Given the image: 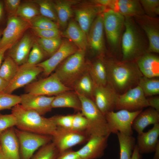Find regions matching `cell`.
Listing matches in <instances>:
<instances>
[{
    "instance_id": "7bdbcfd3",
    "label": "cell",
    "mask_w": 159,
    "mask_h": 159,
    "mask_svg": "<svg viewBox=\"0 0 159 159\" xmlns=\"http://www.w3.org/2000/svg\"><path fill=\"white\" fill-rule=\"evenodd\" d=\"M88 126L87 121L81 112L73 115L72 129L80 132H86Z\"/></svg>"
},
{
    "instance_id": "4dcf8cb0",
    "label": "cell",
    "mask_w": 159,
    "mask_h": 159,
    "mask_svg": "<svg viewBox=\"0 0 159 159\" xmlns=\"http://www.w3.org/2000/svg\"><path fill=\"white\" fill-rule=\"evenodd\" d=\"M59 25L65 27L72 16V6L76 3L75 1L66 0H57L53 1Z\"/></svg>"
},
{
    "instance_id": "7a4b0ae2",
    "label": "cell",
    "mask_w": 159,
    "mask_h": 159,
    "mask_svg": "<svg viewBox=\"0 0 159 159\" xmlns=\"http://www.w3.org/2000/svg\"><path fill=\"white\" fill-rule=\"evenodd\" d=\"M11 109L16 121V128L33 133L52 136L57 127L51 117L47 118L36 112L17 104Z\"/></svg>"
},
{
    "instance_id": "2e32d148",
    "label": "cell",
    "mask_w": 159,
    "mask_h": 159,
    "mask_svg": "<svg viewBox=\"0 0 159 159\" xmlns=\"http://www.w3.org/2000/svg\"><path fill=\"white\" fill-rule=\"evenodd\" d=\"M35 41L32 34L28 33L24 34L7 50L6 56L11 58L18 66L26 63Z\"/></svg>"
},
{
    "instance_id": "ffe728a7",
    "label": "cell",
    "mask_w": 159,
    "mask_h": 159,
    "mask_svg": "<svg viewBox=\"0 0 159 159\" xmlns=\"http://www.w3.org/2000/svg\"><path fill=\"white\" fill-rule=\"evenodd\" d=\"M0 150L4 159H21L15 128H9L0 133Z\"/></svg>"
},
{
    "instance_id": "5bb4252c",
    "label": "cell",
    "mask_w": 159,
    "mask_h": 159,
    "mask_svg": "<svg viewBox=\"0 0 159 159\" xmlns=\"http://www.w3.org/2000/svg\"><path fill=\"white\" fill-rule=\"evenodd\" d=\"M43 70L37 65L25 63L19 66L16 74L3 92L11 94L15 90L32 82Z\"/></svg>"
},
{
    "instance_id": "ba28073f",
    "label": "cell",
    "mask_w": 159,
    "mask_h": 159,
    "mask_svg": "<svg viewBox=\"0 0 159 159\" xmlns=\"http://www.w3.org/2000/svg\"><path fill=\"white\" fill-rule=\"evenodd\" d=\"M18 139L21 159H31L35 151L52 141L51 136L24 131L15 128Z\"/></svg>"
},
{
    "instance_id": "ab89813d",
    "label": "cell",
    "mask_w": 159,
    "mask_h": 159,
    "mask_svg": "<svg viewBox=\"0 0 159 159\" xmlns=\"http://www.w3.org/2000/svg\"><path fill=\"white\" fill-rule=\"evenodd\" d=\"M20 96L8 94L3 92H0V111L11 109L16 105L20 104Z\"/></svg>"
},
{
    "instance_id": "836d02e7",
    "label": "cell",
    "mask_w": 159,
    "mask_h": 159,
    "mask_svg": "<svg viewBox=\"0 0 159 159\" xmlns=\"http://www.w3.org/2000/svg\"><path fill=\"white\" fill-rule=\"evenodd\" d=\"M139 86L145 96H154L159 94V78H149L143 76L138 83Z\"/></svg>"
},
{
    "instance_id": "680465c9",
    "label": "cell",
    "mask_w": 159,
    "mask_h": 159,
    "mask_svg": "<svg viewBox=\"0 0 159 159\" xmlns=\"http://www.w3.org/2000/svg\"></svg>"
},
{
    "instance_id": "f907efd6",
    "label": "cell",
    "mask_w": 159,
    "mask_h": 159,
    "mask_svg": "<svg viewBox=\"0 0 159 159\" xmlns=\"http://www.w3.org/2000/svg\"><path fill=\"white\" fill-rule=\"evenodd\" d=\"M12 45V44H9L0 48V67L1 65L2 61L4 58L6 52Z\"/></svg>"
},
{
    "instance_id": "4316f807",
    "label": "cell",
    "mask_w": 159,
    "mask_h": 159,
    "mask_svg": "<svg viewBox=\"0 0 159 159\" xmlns=\"http://www.w3.org/2000/svg\"><path fill=\"white\" fill-rule=\"evenodd\" d=\"M113 10L125 17H134L145 14L139 0H115Z\"/></svg>"
},
{
    "instance_id": "6da1fadb",
    "label": "cell",
    "mask_w": 159,
    "mask_h": 159,
    "mask_svg": "<svg viewBox=\"0 0 159 159\" xmlns=\"http://www.w3.org/2000/svg\"><path fill=\"white\" fill-rule=\"evenodd\" d=\"M109 85L118 94L137 86L143 76L135 62L104 59Z\"/></svg>"
},
{
    "instance_id": "52a82bcc",
    "label": "cell",
    "mask_w": 159,
    "mask_h": 159,
    "mask_svg": "<svg viewBox=\"0 0 159 159\" xmlns=\"http://www.w3.org/2000/svg\"><path fill=\"white\" fill-rule=\"evenodd\" d=\"M142 110L130 111L121 110L106 113L105 116L110 133L120 132L127 135H132L133 121Z\"/></svg>"
},
{
    "instance_id": "11a10c76",
    "label": "cell",
    "mask_w": 159,
    "mask_h": 159,
    "mask_svg": "<svg viewBox=\"0 0 159 159\" xmlns=\"http://www.w3.org/2000/svg\"><path fill=\"white\" fill-rule=\"evenodd\" d=\"M154 152L153 159H159V143L157 145Z\"/></svg>"
},
{
    "instance_id": "7dc6e473",
    "label": "cell",
    "mask_w": 159,
    "mask_h": 159,
    "mask_svg": "<svg viewBox=\"0 0 159 159\" xmlns=\"http://www.w3.org/2000/svg\"><path fill=\"white\" fill-rule=\"evenodd\" d=\"M5 11L8 17L15 16L21 3L20 0H4L3 1Z\"/></svg>"
},
{
    "instance_id": "3957f363",
    "label": "cell",
    "mask_w": 159,
    "mask_h": 159,
    "mask_svg": "<svg viewBox=\"0 0 159 159\" xmlns=\"http://www.w3.org/2000/svg\"><path fill=\"white\" fill-rule=\"evenodd\" d=\"M125 31L121 39L122 61L135 62L147 49L133 17H125Z\"/></svg>"
},
{
    "instance_id": "6f0895ef",
    "label": "cell",
    "mask_w": 159,
    "mask_h": 159,
    "mask_svg": "<svg viewBox=\"0 0 159 159\" xmlns=\"http://www.w3.org/2000/svg\"><path fill=\"white\" fill-rule=\"evenodd\" d=\"M0 159H4L0 149Z\"/></svg>"
},
{
    "instance_id": "603a6c76",
    "label": "cell",
    "mask_w": 159,
    "mask_h": 159,
    "mask_svg": "<svg viewBox=\"0 0 159 159\" xmlns=\"http://www.w3.org/2000/svg\"><path fill=\"white\" fill-rule=\"evenodd\" d=\"M159 123L153 125V127L146 132L138 134L137 145L140 153H149L154 152L159 143Z\"/></svg>"
},
{
    "instance_id": "5b68a950",
    "label": "cell",
    "mask_w": 159,
    "mask_h": 159,
    "mask_svg": "<svg viewBox=\"0 0 159 159\" xmlns=\"http://www.w3.org/2000/svg\"><path fill=\"white\" fill-rule=\"evenodd\" d=\"M77 94L81 103V113L87 121L86 133L90 137L110 135L111 133L105 116L98 109L94 101L82 95Z\"/></svg>"
},
{
    "instance_id": "f1b7e54d",
    "label": "cell",
    "mask_w": 159,
    "mask_h": 159,
    "mask_svg": "<svg viewBox=\"0 0 159 159\" xmlns=\"http://www.w3.org/2000/svg\"><path fill=\"white\" fill-rule=\"evenodd\" d=\"M88 69L74 82L72 87L77 94L82 95L94 101L93 95L95 86Z\"/></svg>"
},
{
    "instance_id": "f546056e",
    "label": "cell",
    "mask_w": 159,
    "mask_h": 159,
    "mask_svg": "<svg viewBox=\"0 0 159 159\" xmlns=\"http://www.w3.org/2000/svg\"><path fill=\"white\" fill-rule=\"evenodd\" d=\"M88 70L96 85L107 84V71L104 57H99L93 63L88 64Z\"/></svg>"
},
{
    "instance_id": "277c9868",
    "label": "cell",
    "mask_w": 159,
    "mask_h": 159,
    "mask_svg": "<svg viewBox=\"0 0 159 159\" xmlns=\"http://www.w3.org/2000/svg\"><path fill=\"white\" fill-rule=\"evenodd\" d=\"M85 51L78 49L61 63L54 72L65 86L72 88L76 81L88 69L85 62Z\"/></svg>"
},
{
    "instance_id": "30bf717a",
    "label": "cell",
    "mask_w": 159,
    "mask_h": 159,
    "mask_svg": "<svg viewBox=\"0 0 159 159\" xmlns=\"http://www.w3.org/2000/svg\"><path fill=\"white\" fill-rule=\"evenodd\" d=\"M148 106L147 98L138 85L123 93L117 94L115 110L135 111L142 110L144 108Z\"/></svg>"
},
{
    "instance_id": "bcb514c9",
    "label": "cell",
    "mask_w": 159,
    "mask_h": 159,
    "mask_svg": "<svg viewBox=\"0 0 159 159\" xmlns=\"http://www.w3.org/2000/svg\"><path fill=\"white\" fill-rule=\"evenodd\" d=\"M16 119L12 114H2L0 113V133L6 129L16 126Z\"/></svg>"
},
{
    "instance_id": "f6af8a7d",
    "label": "cell",
    "mask_w": 159,
    "mask_h": 159,
    "mask_svg": "<svg viewBox=\"0 0 159 159\" xmlns=\"http://www.w3.org/2000/svg\"><path fill=\"white\" fill-rule=\"evenodd\" d=\"M57 127L72 129L73 115H56L51 117Z\"/></svg>"
},
{
    "instance_id": "8fae6325",
    "label": "cell",
    "mask_w": 159,
    "mask_h": 159,
    "mask_svg": "<svg viewBox=\"0 0 159 159\" xmlns=\"http://www.w3.org/2000/svg\"><path fill=\"white\" fill-rule=\"evenodd\" d=\"M52 137V142L59 154L74 146L87 141L90 138L86 132H80L72 129L59 127H57Z\"/></svg>"
},
{
    "instance_id": "d590c367",
    "label": "cell",
    "mask_w": 159,
    "mask_h": 159,
    "mask_svg": "<svg viewBox=\"0 0 159 159\" xmlns=\"http://www.w3.org/2000/svg\"><path fill=\"white\" fill-rule=\"evenodd\" d=\"M31 1L38 6L40 14L58 24L57 17L53 1L48 0Z\"/></svg>"
},
{
    "instance_id": "e575fe53",
    "label": "cell",
    "mask_w": 159,
    "mask_h": 159,
    "mask_svg": "<svg viewBox=\"0 0 159 159\" xmlns=\"http://www.w3.org/2000/svg\"><path fill=\"white\" fill-rule=\"evenodd\" d=\"M19 67L11 58L7 56H5L0 67V77L9 83L15 76Z\"/></svg>"
},
{
    "instance_id": "9c48e42d",
    "label": "cell",
    "mask_w": 159,
    "mask_h": 159,
    "mask_svg": "<svg viewBox=\"0 0 159 159\" xmlns=\"http://www.w3.org/2000/svg\"><path fill=\"white\" fill-rule=\"evenodd\" d=\"M26 93L41 95H55L72 90L63 84L54 73L45 78L33 82L26 85Z\"/></svg>"
},
{
    "instance_id": "d6986e66",
    "label": "cell",
    "mask_w": 159,
    "mask_h": 159,
    "mask_svg": "<svg viewBox=\"0 0 159 159\" xmlns=\"http://www.w3.org/2000/svg\"><path fill=\"white\" fill-rule=\"evenodd\" d=\"M92 3L74 11L76 22L87 35L96 18L107 9L104 6Z\"/></svg>"
},
{
    "instance_id": "ee69618b",
    "label": "cell",
    "mask_w": 159,
    "mask_h": 159,
    "mask_svg": "<svg viewBox=\"0 0 159 159\" xmlns=\"http://www.w3.org/2000/svg\"><path fill=\"white\" fill-rule=\"evenodd\" d=\"M34 33L39 38H55L60 37V32L58 29H41L31 27Z\"/></svg>"
},
{
    "instance_id": "681fc988",
    "label": "cell",
    "mask_w": 159,
    "mask_h": 159,
    "mask_svg": "<svg viewBox=\"0 0 159 159\" xmlns=\"http://www.w3.org/2000/svg\"><path fill=\"white\" fill-rule=\"evenodd\" d=\"M149 106L159 112V97L154 96L147 98Z\"/></svg>"
},
{
    "instance_id": "816d5d0a",
    "label": "cell",
    "mask_w": 159,
    "mask_h": 159,
    "mask_svg": "<svg viewBox=\"0 0 159 159\" xmlns=\"http://www.w3.org/2000/svg\"><path fill=\"white\" fill-rule=\"evenodd\" d=\"M5 11L4 1L2 0H0V27L4 19ZM0 28H1L0 27Z\"/></svg>"
},
{
    "instance_id": "484cf974",
    "label": "cell",
    "mask_w": 159,
    "mask_h": 159,
    "mask_svg": "<svg viewBox=\"0 0 159 159\" xmlns=\"http://www.w3.org/2000/svg\"><path fill=\"white\" fill-rule=\"evenodd\" d=\"M158 123L159 112L150 107L142 110L137 115L133 121L132 128L139 134L143 132L148 126Z\"/></svg>"
},
{
    "instance_id": "ac0fdd59",
    "label": "cell",
    "mask_w": 159,
    "mask_h": 159,
    "mask_svg": "<svg viewBox=\"0 0 159 159\" xmlns=\"http://www.w3.org/2000/svg\"><path fill=\"white\" fill-rule=\"evenodd\" d=\"M117 94L108 84L105 86L95 85L93 95L94 101L104 115L115 110Z\"/></svg>"
},
{
    "instance_id": "74e56055",
    "label": "cell",
    "mask_w": 159,
    "mask_h": 159,
    "mask_svg": "<svg viewBox=\"0 0 159 159\" xmlns=\"http://www.w3.org/2000/svg\"><path fill=\"white\" fill-rule=\"evenodd\" d=\"M36 41L46 54L50 55H52L58 50L62 42L60 37L51 38H39Z\"/></svg>"
},
{
    "instance_id": "44dd1931",
    "label": "cell",
    "mask_w": 159,
    "mask_h": 159,
    "mask_svg": "<svg viewBox=\"0 0 159 159\" xmlns=\"http://www.w3.org/2000/svg\"><path fill=\"white\" fill-rule=\"evenodd\" d=\"M20 96V105L24 108L34 111L41 115L51 111L52 108V104L54 96L48 97L26 93Z\"/></svg>"
},
{
    "instance_id": "e0dca14e",
    "label": "cell",
    "mask_w": 159,
    "mask_h": 159,
    "mask_svg": "<svg viewBox=\"0 0 159 159\" xmlns=\"http://www.w3.org/2000/svg\"><path fill=\"white\" fill-rule=\"evenodd\" d=\"M102 13L95 19L87 34L88 45L98 57H104L105 52Z\"/></svg>"
},
{
    "instance_id": "8d00e7d4",
    "label": "cell",
    "mask_w": 159,
    "mask_h": 159,
    "mask_svg": "<svg viewBox=\"0 0 159 159\" xmlns=\"http://www.w3.org/2000/svg\"><path fill=\"white\" fill-rule=\"evenodd\" d=\"M59 153L52 141L41 147L31 159H56Z\"/></svg>"
},
{
    "instance_id": "f35d334b",
    "label": "cell",
    "mask_w": 159,
    "mask_h": 159,
    "mask_svg": "<svg viewBox=\"0 0 159 159\" xmlns=\"http://www.w3.org/2000/svg\"><path fill=\"white\" fill-rule=\"evenodd\" d=\"M29 22L31 27L41 29H58L59 27L58 24L41 14L34 17Z\"/></svg>"
},
{
    "instance_id": "c3c4849f",
    "label": "cell",
    "mask_w": 159,
    "mask_h": 159,
    "mask_svg": "<svg viewBox=\"0 0 159 159\" xmlns=\"http://www.w3.org/2000/svg\"><path fill=\"white\" fill-rule=\"evenodd\" d=\"M56 159H82L77 151L70 149L59 154Z\"/></svg>"
},
{
    "instance_id": "cb8c5ba5",
    "label": "cell",
    "mask_w": 159,
    "mask_h": 159,
    "mask_svg": "<svg viewBox=\"0 0 159 159\" xmlns=\"http://www.w3.org/2000/svg\"><path fill=\"white\" fill-rule=\"evenodd\" d=\"M143 76L149 78L159 77V57L152 53L147 52L135 61Z\"/></svg>"
},
{
    "instance_id": "8992f818",
    "label": "cell",
    "mask_w": 159,
    "mask_h": 159,
    "mask_svg": "<svg viewBox=\"0 0 159 159\" xmlns=\"http://www.w3.org/2000/svg\"><path fill=\"white\" fill-rule=\"evenodd\" d=\"M102 17L108 42L112 52H115L119 47L125 17L112 10L107 9L102 13Z\"/></svg>"
},
{
    "instance_id": "60d3db41",
    "label": "cell",
    "mask_w": 159,
    "mask_h": 159,
    "mask_svg": "<svg viewBox=\"0 0 159 159\" xmlns=\"http://www.w3.org/2000/svg\"><path fill=\"white\" fill-rule=\"evenodd\" d=\"M46 54L36 40L30 51L26 63L32 65H37L41 62Z\"/></svg>"
},
{
    "instance_id": "7402d4cb",
    "label": "cell",
    "mask_w": 159,
    "mask_h": 159,
    "mask_svg": "<svg viewBox=\"0 0 159 159\" xmlns=\"http://www.w3.org/2000/svg\"><path fill=\"white\" fill-rule=\"evenodd\" d=\"M109 135L90 136L87 143L77 151L82 159H97L101 158L107 146Z\"/></svg>"
},
{
    "instance_id": "db71d44e",
    "label": "cell",
    "mask_w": 159,
    "mask_h": 159,
    "mask_svg": "<svg viewBox=\"0 0 159 159\" xmlns=\"http://www.w3.org/2000/svg\"><path fill=\"white\" fill-rule=\"evenodd\" d=\"M9 82L0 77V92H3L7 86Z\"/></svg>"
},
{
    "instance_id": "7c38bea8",
    "label": "cell",
    "mask_w": 159,
    "mask_h": 159,
    "mask_svg": "<svg viewBox=\"0 0 159 159\" xmlns=\"http://www.w3.org/2000/svg\"><path fill=\"white\" fill-rule=\"evenodd\" d=\"M31 27L29 21L18 16L15 15L8 17L0 41V48L8 44H14Z\"/></svg>"
},
{
    "instance_id": "1f68e13d",
    "label": "cell",
    "mask_w": 159,
    "mask_h": 159,
    "mask_svg": "<svg viewBox=\"0 0 159 159\" xmlns=\"http://www.w3.org/2000/svg\"><path fill=\"white\" fill-rule=\"evenodd\" d=\"M120 147V159H131L135 145V139L132 135H127L120 132L116 134Z\"/></svg>"
},
{
    "instance_id": "9a60e30c",
    "label": "cell",
    "mask_w": 159,
    "mask_h": 159,
    "mask_svg": "<svg viewBox=\"0 0 159 159\" xmlns=\"http://www.w3.org/2000/svg\"><path fill=\"white\" fill-rule=\"evenodd\" d=\"M78 49L71 42L65 40L62 41L59 48L49 58L37 65L42 69L44 75L47 77L64 60Z\"/></svg>"
},
{
    "instance_id": "f5cc1de1",
    "label": "cell",
    "mask_w": 159,
    "mask_h": 159,
    "mask_svg": "<svg viewBox=\"0 0 159 159\" xmlns=\"http://www.w3.org/2000/svg\"><path fill=\"white\" fill-rule=\"evenodd\" d=\"M141 154L140 153L138 146L136 144L133 151L131 159H141Z\"/></svg>"
},
{
    "instance_id": "9f6ffc18",
    "label": "cell",
    "mask_w": 159,
    "mask_h": 159,
    "mask_svg": "<svg viewBox=\"0 0 159 159\" xmlns=\"http://www.w3.org/2000/svg\"><path fill=\"white\" fill-rule=\"evenodd\" d=\"M3 29H4L2 28L0 29V41L2 36Z\"/></svg>"
},
{
    "instance_id": "b9f144b4",
    "label": "cell",
    "mask_w": 159,
    "mask_h": 159,
    "mask_svg": "<svg viewBox=\"0 0 159 159\" xmlns=\"http://www.w3.org/2000/svg\"><path fill=\"white\" fill-rule=\"evenodd\" d=\"M139 1L145 14L153 18L159 15V0H140Z\"/></svg>"
},
{
    "instance_id": "d4e9b609",
    "label": "cell",
    "mask_w": 159,
    "mask_h": 159,
    "mask_svg": "<svg viewBox=\"0 0 159 159\" xmlns=\"http://www.w3.org/2000/svg\"><path fill=\"white\" fill-rule=\"evenodd\" d=\"M62 34L68 39L79 49L86 50L88 46L87 35L76 22L73 20L69 21Z\"/></svg>"
},
{
    "instance_id": "d6a6232c",
    "label": "cell",
    "mask_w": 159,
    "mask_h": 159,
    "mask_svg": "<svg viewBox=\"0 0 159 159\" xmlns=\"http://www.w3.org/2000/svg\"><path fill=\"white\" fill-rule=\"evenodd\" d=\"M39 14V8L38 5L31 0H29L21 3L16 15L29 22Z\"/></svg>"
},
{
    "instance_id": "83f0119b",
    "label": "cell",
    "mask_w": 159,
    "mask_h": 159,
    "mask_svg": "<svg viewBox=\"0 0 159 159\" xmlns=\"http://www.w3.org/2000/svg\"><path fill=\"white\" fill-rule=\"evenodd\" d=\"M52 108L69 107L77 111H81V104L80 100L74 92L71 90L66 91L54 96L52 102Z\"/></svg>"
},
{
    "instance_id": "4fadbf2b",
    "label": "cell",
    "mask_w": 159,
    "mask_h": 159,
    "mask_svg": "<svg viewBox=\"0 0 159 159\" xmlns=\"http://www.w3.org/2000/svg\"><path fill=\"white\" fill-rule=\"evenodd\" d=\"M142 28L148 38V45L147 52L159 53V22L157 18L145 14L133 17Z\"/></svg>"
}]
</instances>
